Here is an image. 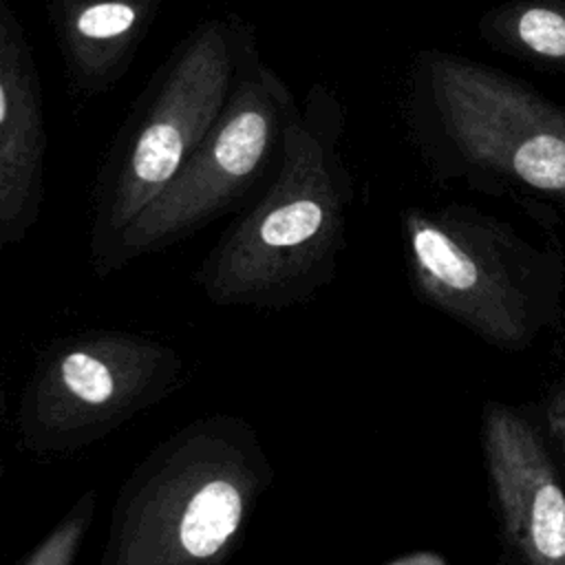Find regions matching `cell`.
<instances>
[{
	"label": "cell",
	"instance_id": "1",
	"mask_svg": "<svg viewBox=\"0 0 565 565\" xmlns=\"http://www.w3.org/2000/svg\"><path fill=\"white\" fill-rule=\"evenodd\" d=\"M408 263L415 294L494 349L523 351L561 318V256L490 221L415 214Z\"/></svg>",
	"mask_w": 565,
	"mask_h": 565
},
{
	"label": "cell",
	"instance_id": "2",
	"mask_svg": "<svg viewBox=\"0 0 565 565\" xmlns=\"http://www.w3.org/2000/svg\"><path fill=\"white\" fill-rule=\"evenodd\" d=\"M236 46L227 24L212 20L174 60L130 148L126 185L132 205L166 188L221 119L238 79Z\"/></svg>",
	"mask_w": 565,
	"mask_h": 565
},
{
	"label": "cell",
	"instance_id": "3",
	"mask_svg": "<svg viewBox=\"0 0 565 565\" xmlns=\"http://www.w3.org/2000/svg\"><path fill=\"white\" fill-rule=\"evenodd\" d=\"M481 448L510 565H565V483L539 428L519 411L488 402Z\"/></svg>",
	"mask_w": 565,
	"mask_h": 565
},
{
	"label": "cell",
	"instance_id": "4",
	"mask_svg": "<svg viewBox=\"0 0 565 565\" xmlns=\"http://www.w3.org/2000/svg\"><path fill=\"white\" fill-rule=\"evenodd\" d=\"M139 22L141 7L135 0H95L75 9L66 20L64 42L77 73L95 75L102 46L115 53V44L128 42Z\"/></svg>",
	"mask_w": 565,
	"mask_h": 565
},
{
	"label": "cell",
	"instance_id": "5",
	"mask_svg": "<svg viewBox=\"0 0 565 565\" xmlns=\"http://www.w3.org/2000/svg\"><path fill=\"white\" fill-rule=\"evenodd\" d=\"M238 519L241 499L234 486L212 481L190 501L181 521V541L192 556H210L236 530Z\"/></svg>",
	"mask_w": 565,
	"mask_h": 565
},
{
	"label": "cell",
	"instance_id": "6",
	"mask_svg": "<svg viewBox=\"0 0 565 565\" xmlns=\"http://www.w3.org/2000/svg\"><path fill=\"white\" fill-rule=\"evenodd\" d=\"M514 174L545 192H565V141L554 135L527 139L512 154Z\"/></svg>",
	"mask_w": 565,
	"mask_h": 565
},
{
	"label": "cell",
	"instance_id": "7",
	"mask_svg": "<svg viewBox=\"0 0 565 565\" xmlns=\"http://www.w3.org/2000/svg\"><path fill=\"white\" fill-rule=\"evenodd\" d=\"M324 225V207L311 196L291 199L274 207L260 223V238L274 247H291L309 241Z\"/></svg>",
	"mask_w": 565,
	"mask_h": 565
},
{
	"label": "cell",
	"instance_id": "8",
	"mask_svg": "<svg viewBox=\"0 0 565 565\" xmlns=\"http://www.w3.org/2000/svg\"><path fill=\"white\" fill-rule=\"evenodd\" d=\"M519 38L545 57H565V18L550 9H527L519 20Z\"/></svg>",
	"mask_w": 565,
	"mask_h": 565
},
{
	"label": "cell",
	"instance_id": "9",
	"mask_svg": "<svg viewBox=\"0 0 565 565\" xmlns=\"http://www.w3.org/2000/svg\"><path fill=\"white\" fill-rule=\"evenodd\" d=\"M62 375L68 388L86 402H104L113 393V377L108 369L90 355L73 353L62 362Z\"/></svg>",
	"mask_w": 565,
	"mask_h": 565
},
{
	"label": "cell",
	"instance_id": "10",
	"mask_svg": "<svg viewBox=\"0 0 565 565\" xmlns=\"http://www.w3.org/2000/svg\"><path fill=\"white\" fill-rule=\"evenodd\" d=\"M545 424H547V435L565 466V371L558 377L556 386L552 388L550 404L545 408Z\"/></svg>",
	"mask_w": 565,
	"mask_h": 565
},
{
	"label": "cell",
	"instance_id": "11",
	"mask_svg": "<svg viewBox=\"0 0 565 565\" xmlns=\"http://www.w3.org/2000/svg\"><path fill=\"white\" fill-rule=\"evenodd\" d=\"M415 565H444V561H439L430 554H422V556H415Z\"/></svg>",
	"mask_w": 565,
	"mask_h": 565
}]
</instances>
